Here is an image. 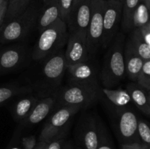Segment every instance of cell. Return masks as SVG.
I'll list each match as a JSON object with an SVG mask.
<instances>
[{
	"instance_id": "cell-39",
	"label": "cell",
	"mask_w": 150,
	"mask_h": 149,
	"mask_svg": "<svg viewBox=\"0 0 150 149\" xmlns=\"http://www.w3.org/2000/svg\"><path fill=\"white\" fill-rule=\"evenodd\" d=\"M142 149H150L149 145H146L142 144Z\"/></svg>"
},
{
	"instance_id": "cell-26",
	"label": "cell",
	"mask_w": 150,
	"mask_h": 149,
	"mask_svg": "<svg viewBox=\"0 0 150 149\" xmlns=\"http://www.w3.org/2000/svg\"><path fill=\"white\" fill-rule=\"evenodd\" d=\"M136 82L142 88L150 91V59L144 61Z\"/></svg>"
},
{
	"instance_id": "cell-29",
	"label": "cell",
	"mask_w": 150,
	"mask_h": 149,
	"mask_svg": "<svg viewBox=\"0 0 150 149\" xmlns=\"http://www.w3.org/2000/svg\"><path fill=\"white\" fill-rule=\"evenodd\" d=\"M97 149H114L111 140L109 138L107 130L101 122L100 133V143Z\"/></svg>"
},
{
	"instance_id": "cell-1",
	"label": "cell",
	"mask_w": 150,
	"mask_h": 149,
	"mask_svg": "<svg viewBox=\"0 0 150 149\" xmlns=\"http://www.w3.org/2000/svg\"><path fill=\"white\" fill-rule=\"evenodd\" d=\"M40 61V67L29 85L32 93L40 99L52 96L62 86L67 67L64 48Z\"/></svg>"
},
{
	"instance_id": "cell-12",
	"label": "cell",
	"mask_w": 150,
	"mask_h": 149,
	"mask_svg": "<svg viewBox=\"0 0 150 149\" xmlns=\"http://www.w3.org/2000/svg\"><path fill=\"white\" fill-rule=\"evenodd\" d=\"M64 57L67 66L75 65L90 58L92 56L88 49L86 37L78 32L69 33L64 48Z\"/></svg>"
},
{
	"instance_id": "cell-35",
	"label": "cell",
	"mask_w": 150,
	"mask_h": 149,
	"mask_svg": "<svg viewBox=\"0 0 150 149\" xmlns=\"http://www.w3.org/2000/svg\"><path fill=\"white\" fill-rule=\"evenodd\" d=\"M48 143L45 142H38L34 149H46Z\"/></svg>"
},
{
	"instance_id": "cell-31",
	"label": "cell",
	"mask_w": 150,
	"mask_h": 149,
	"mask_svg": "<svg viewBox=\"0 0 150 149\" xmlns=\"http://www.w3.org/2000/svg\"><path fill=\"white\" fill-rule=\"evenodd\" d=\"M139 29L143 40L150 46V22Z\"/></svg>"
},
{
	"instance_id": "cell-14",
	"label": "cell",
	"mask_w": 150,
	"mask_h": 149,
	"mask_svg": "<svg viewBox=\"0 0 150 149\" xmlns=\"http://www.w3.org/2000/svg\"><path fill=\"white\" fill-rule=\"evenodd\" d=\"M92 13L91 0H82L73 10L67 22L68 32H78L86 37Z\"/></svg>"
},
{
	"instance_id": "cell-38",
	"label": "cell",
	"mask_w": 150,
	"mask_h": 149,
	"mask_svg": "<svg viewBox=\"0 0 150 149\" xmlns=\"http://www.w3.org/2000/svg\"><path fill=\"white\" fill-rule=\"evenodd\" d=\"M81 1H82V0H73V9H74L75 7H76V6H77L78 4H79V3H80Z\"/></svg>"
},
{
	"instance_id": "cell-7",
	"label": "cell",
	"mask_w": 150,
	"mask_h": 149,
	"mask_svg": "<svg viewBox=\"0 0 150 149\" xmlns=\"http://www.w3.org/2000/svg\"><path fill=\"white\" fill-rule=\"evenodd\" d=\"M82 108L79 105H66L56 110L54 113L44 124L40 134L39 142L48 143L57 137L67 127L70 118L74 116Z\"/></svg>"
},
{
	"instance_id": "cell-13",
	"label": "cell",
	"mask_w": 150,
	"mask_h": 149,
	"mask_svg": "<svg viewBox=\"0 0 150 149\" xmlns=\"http://www.w3.org/2000/svg\"><path fill=\"white\" fill-rule=\"evenodd\" d=\"M78 127L80 140L85 149H97L100 143L101 121L92 115H83Z\"/></svg>"
},
{
	"instance_id": "cell-32",
	"label": "cell",
	"mask_w": 150,
	"mask_h": 149,
	"mask_svg": "<svg viewBox=\"0 0 150 149\" xmlns=\"http://www.w3.org/2000/svg\"><path fill=\"white\" fill-rule=\"evenodd\" d=\"M37 140L35 136L23 137L22 139V144L24 149H34L37 145Z\"/></svg>"
},
{
	"instance_id": "cell-11",
	"label": "cell",
	"mask_w": 150,
	"mask_h": 149,
	"mask_svg": "<svg viewBox=\"0 0 150 149\" xmlns=\"http://www.w3.org/2000/svg\"><path fill=\"white\" fill-rule=\"evenodd\" d=\"M67 80L70 83L98 86L99 67L98 63L92 58L87 61L72 66H67Z\"/></svg>"
},
{
	"instance_id": "cell-8",
	"label": "cell",
	"mask_w": 150,
	"mask_h": 149,
	"mask_svg": "<svg viewBox=\"0 0 150 149\" xmlns=\"http://www.w3.org/2000/svg\"><path fill=\"white\" fill-rule=\"evenodd\" d=\"M32 50L24 44L16 43L0 51V72L8 73L23 68L30 62Z\"/></svg>"
},
{
	"instance_id": "cell-30",
	"label": "cell",
	"mask_w": 150,
	"mask_h": 149,
	"mask_svg": "<svg viewBox=\"0 0 150 149\" xmlns=\"http://www.w3.org/2000/svg\"><path fill=\"white\" fill-rule=\"evenodd\" d=\"M67 127H66L56 138L51 140V142L47 145L46 149H63L64 145V136H65L66 132H67Z\"/></svg>"
},
{
	"instance_id": "cell-3",
	"label": "cell",
	"mask_w": 150,
	"mask_h": 149,
	"mask_svg": "<svg viewBox=\"0 0 150 149\" xmlns=\"http://www.w3.org/2000/svg\"><path fill=\"white\" fill-rule=\"evenodd\" d=\"M68 36L67 24L59 18L40 33L32 50V60L38 61L64 48Z\"/></svg>"
},
{
	"instance_id": "cell-19",
	"label": "cell",
	"mask_w": 150,
	"mask_h": 149,
	"mask_svg": "<svg viewBox=\"0 0 150 149\" xmlns=\"http://www.w3.org/2000/svg\"><path fill=\"white\" fill-rule=\"evenodd\" d=\"M40 100L39 98L34 95L23 97L16 102L13 108L12 113L13 117L16 121H21L31 112L37 102Z\"/></svg>"
},
{
	"instance_id": "cell-16",
	"label": "cell",
	"mask_w": 150,
	"mask_h": 149,
	"mask_svg": "<svg viewBox=\"0 0 150 149\" xmlns=\"http://www.w3.org/2000/svg\"><path fill=\"white\" fill-rule=\"evenodd\" d=\"M58 18H59V0H42L36 24L38 32L40 33Z\"/></svg>"
},
{
	"instance_id": "cell-17",
	"label": "cell",
	"mask_w": 150,
	"mask_h": 149,
	"mask_svg": "<svg viewBox=\"0 0 150 149\" xmlns=\"http://www.w3.org/2000/svg\"><path fill=\"white\" fill-rule=\"evenodd\" d=\"M124 62L125 75L132 82H136L144 61L139 56L127 39H125L124 46Z\"/></svg>"
},
{
	"instance_id": "cell-22",
	"label": "cell",
	"mask_w": 150,
	"mask_h": 149,
	"mask_svg": "<svg viewBox=\"0 0 150 149\" xmlns=\"http://www.w3.org/2000/svg\"><path fill=\"white\" fill-rule=\"evenodd\" d=\"M141 0H124L122 3L121 28L124 34H128L133 30L132 20L134 12Z\"/></svg>"
},
{
	"instance_id": "cell-24",
	"label": "cell",
	"mask_w": 150,
	"mask_h": 149,
	"mask_svg": "<svg viewBox=\"0 0 150 149\" xmlns=\"http://www.w3.org/2000/svg\"><path fill=\"white\" fill-rule=\"evenodd\" d=\"M32 1L33 0H8L4 23L10 21L21 15Z\"/></svg>"
},
{
	"instance_id": "cell-41",
	"label": "cell",
	"mask_w": 150,
	"mask_h": 149,
	"mask_svg": "<svg viewBox=\"0 0 150 149\" xmlns=\"http://www.w3.org/2000/svg\"><path fill=\"white\" fill-rule=\"evenodd\" d=\"M3 1H1V0H0V4H1V3H2V2H3Z\"/></svg>"
},
{
	"instance_id": "cell-4",
	"label": "cell",
	"mask_w": 150,
	"mask_h": 149,
	"mask_svg": "<svg viewBox=\"0 0 150 149\" xmlns=\"http://www.w3.org/2000/svg\"><path fill=\"white\" fill-rule=\"evenodd\" d=\"M100 85H83L70 83L61 86L52 96L54 99L53 110L66 105H79L82 109L93 105L99 99L101 93Z\"/></svg>"
},
{
	"instance_id": "cell-2",
	"label": "cell",
	"mask_w": 150,
	"mask_h": 149,
	"mask_svg": "<svg viewBox=\"0 0 150 149\" xmlns=\"http://www.w3.org/2000/svg\"><path fill=\"white\" fill-rule=\"evenodd\" d=\"M126 37L122 32H118L108 47L101 68V83L103 88L114 89L125 78L124 62V46Z\"/></svg>"
},
{
	"instance_id": "cell-33",
	"label": "cell",
	"mask_w": 150,
	"mask_h": 149,
	"mask_svg": "<svg viewBox=\"0 0 150 149\" xmlns=\"http://www.w3.org/2000/svg\"><path fill=\"white\" fill-rule=\"evenodd\" d=\"M7 1H4L1 4H0V27L3 24L5 18L6 11H7Z\"/></svg>"
},
{
	"instance_id": "cell-28",
	"label": "cell",
	"mask_w": 150,
	"mask_h": 149,
	"mask_svg": "<svg viewBox=\"0 0 150 149\" xmlns=\"http://www.w3.org/2000/svg\"><path fill=\"white\" fill-rule=\"evenodd\" d=\"M59 18L67 24L73 8V0H59Z\"/></svg>"
},
{
	"instance_id": "cell-37",
	"label": "cell",
	"mask_w": 150,
	"mask_h": 149,
	"mask_svg": "<svg viewBox=\"0 0 150 149\" xmlns=\"http://www.w3.org/2000/svg\"><path fill=\"white\" fill-rule=\"evenodd\" d=\"M141 1L144 3L145 5L147 7V8L150 10V0H141Z\"/></svg>"
},
{
	"instance_id": "cell-27",
	"label": "cell",
	"mask_w": 150,
	"mask_h": 149,
	"mask_svg": "<svg viewBox=\"0 0 150 149\" xmlns=\"http://www.w3.org/2000/svg\"><path fill=\"white\" fill-rule=\"evenodd\" d=\"M137 131L141 143L150 145V128L147 121L142 118H139Z\"/></svg>"
},
{
	"instance_id": "cell-36",
	"label": "cell",
	"mask_w": 150,
	"mask_h": 149,
	"mask_svg": "<svg viewBox=\"0 0 150 149\" xmlns=\"http://www.w3.org/2000/svg\"><path fill=\"white\" fill-rule=\"evenodd\" d=\"M63 149H73V145L70 143H65L63 147Z\"/></svg>"
},
{
	"instance_id": "cell-42",
	"label": "cell",
	"mask_w": 150,
	"mask_h": 149,
	"mask_svg": "<svg viewBox=\"0 0 150 149\" xmlns=\"http://www.w3.org/2000/svg\"><path fill=\"white\" fill-rule=\"evenodd\" d=\"M1 1H8V0H1Z\"/></svg>"
},
{
	"instance_id": "cell-5",
	"label": "cell",
	"mask_w": 150,
	"mask_h": 149,
	"mask_svg": "<svg viewBox=\"0 0 150 149\" xmlns=\"http://www.w3.org/2000/svg\"><path fill=\"white\" fill-rule=\"evenodd\" d=\"M40 5L37 1H32L21 15L3 23L0 27V42H17L26 37L36 28Z\"/></svg>"
},
{
	"instance_id": "cell-6",
	"label": "cell",
	"mask_w": 150,
	"mask_h": 149,
	"mask_svg": "<svg viewBox=\"0 0 150 149\" xmlns=\"http://www.w3.org/2000/svg\"><path fill=\"white\" fill-rule=\"evenodd\" d=\"M107 104L113 129L122 145L141 143L137 131L139 117L136 112L128 106L116 107Z\"/></svg>"
},
{
	"instance_id": "cell-18",
	"label": "cell",
	"mask_w": 150,
	"mask_h": 149,
	"mask_svg": "<svg viewBox=\"0 0 150 149\" xmlns=\"http://www.w3.org/2000/svg\"><path fill=\"white\" fill-rule=\"evenodd\" d=\"M126 90L130 94L132 102L137 107L138 109L146 116H149L150 91L139 86L136 82H130L128 83Z\"/></svg>"
},
{
	"instance_id": "cell-10",
	"label": "cell",
	"mask_w": 150,
	"mask_h": 149,
	"mask_svg": "<svg viewBox=\"0 0 150 149\" xmlns=\"http://www.w3.org/2000/svg\"><path fill=\"white\" fill-rule=\"evenodd\" d=\"M92 13L86 32V42L91 56L98 52L102 46L103 33V0H91Z\"/></svg>"
},
{
	"instance_id": "cell-21",
	"label": "cell",
	"mask_w": 150,
	"mask_h": 149,
	"mask_svg": "<svg viewBox=\"0 0 150 149\" xmlns=\"http://www.w3.org/2000/svg\"><path fill=\"white\" fill-rule=\"evenodd\" d=\"M129 34L128 37L126 38L133 48L136 51L139 56L144 60L150 59V46L148 45L142 39L139 28H135Z\"/></svg>"
},
{
	"instance_id": "cell-15",
	"label": "cell",
	"mask_w": 150,
	"mask_h": 149,
	"mask_svg": "<svg viewBox=\"0 0 150 149\" xmlns=\"http://www.w3.org/2000/svg\"><path fill=\"white\" fill-rule=\"evenodd\" d=\"M54 99L52 96L40 99L37 102L30 113L20 121L21 126L28 127L39 124L51 113L54 109Z\"/></svg>"
},
{
	"instance_id": "cell-25",
	"label": "cell",
	"mask_w": 150,
	"mask_h": 149,
	"mask_svg": "<svg viewBox=\"0 0 150 149\" xmlns=\"http://www.w3.org/2000/svg\"><path fill=\"white\" fill-rule=\"evenodd\" d=\"M149 10L144 3L140 1L138 4L132 20V27L140 28L149 23Z\"/></svg>"
},
{
	"instance_id": "cell-23",
	"label": "cell",
	"mask_w": 150,
	"mask_h": 149,
	"mask_svg": "<svg viewBox=\"0 0 150 149\" xmlns=\"http://www.w3.org/2000/svg\"><path fill=\"white\" fill-rule=\"evenodd\" d=\"M32 93L29 85L13 84L0 87V105L16 96Z\"/></svg>"
},
{
	"instance_id": "cell-9",
	"label": "cell",
	"mask_w": 150,
	"mask_h": 149,
	"mask_svg": "<svg viewBox=\"0 0 150 149\" xmlns=\"http://www.w3.org/2000/svg\"><path fill=\"white\" fill-rule=\"evenodd\" d=\"M122 2L117 0H103V33L101 48H108L121 26Z\"/></svg>"
},
{
	"instance_id": "cell-40",
	"label": "cell",
	"mask_w": 150,
	"mask_h": 149,
	"mask_svg": "<svg viewBox=\"0 0 150 149\" xmlns=\"http://www.w3.org/2000/svg\"><path fill=\"white\" fill-rule=\"evenodd\" d=\"M117 1H121V2L123 3V1H124V0H117Z\"/></svg>"
},
{
	"instance_id": "cell-34",
	"label": "cell",
	"mask_w": 150,
	"mask_h": 149,
	"mask_svg": "<svg viewBox=\"0 0 150 149\" xmlns=\"http://www.w3.org/2000/svg\"><path fill=\"white\" fill-rule=\"evenodd\" d=\"M121 149H142V143H133V144H122Z\"/></svg>"
},
{
	"instance_id": "cell-20",
	"label": "cell",
	"mask_w": 150,
	"mask_h": 149,
	"mask_svg": "<svg viewBox=\"0 0 150 149\" xmlns=\"http://www.w3.org/2000/svg\"><path fill=\"white\" fill-rule=\"evenodd\" d=\"M100 91L109 103L114 106L126 107L132 102L130 94L126 89L101 88Z\"/></svg>"
}]
</instances>
